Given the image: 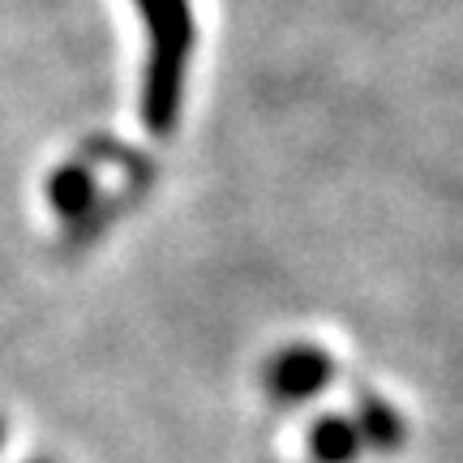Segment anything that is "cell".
Wrapping results in <instances>:
<instances>
[{
	"label": "cell",
	"mask_w": 463,
	"mask_h": 463,
	"mask_svg": "<svg viewBox=\"0 0 463 463\" xmlns=\"http://www.w3.org/2000/svg\"><path fill=\"white\" fill-rule=\"evenodd\" d=\"M146 22V78H142V125L155 137L176 129L184 95V65L194 48V14L189 0H137Z\"/></svg>",
	"instance_id": "1"
},
{
	"label": "cell",
	"mask_w": 463,
	"mask_h": 463,
	"mask_svg": "<svg viewBox=\"0 0 463 463\" xmlns=\"http://www.w3.org/2000/svg\"><path fill=\"white\" fill-rule=\"evenodd\" d=\"M335 382V361L317 344H288L266 361V391L279 403H309Z\"/></svg>",
	"instance_id": "2"
},
{
	"label": "cell",
	"mask_w": 463,
	"mask_h": 463,
	"mask_svg": "<svg viewBox=\"0 0 463 463\" xmlns=\"http://www.w3.org/2000/svg\"><path fill=\"white\" fill-rule=\"evenodd\" d=\"M48 202L61 219H69V241H90L99 232V189H95V172L86 159L56 167L48 181Z\"/></svg>",
	"instance_id": "3"
},
{
	"label": "cell",
	"mask_w": 463,
	"mask_h": 463,
	"mask_svg": "<svg viewBox=\"0 0 463 463\" xmlns=\"http://www.w3.org/2000/svg\"><path fill=\"white\" fill-rule=\"evenodd\" d=\"M352 425H356V433H361V447L382 450V455H391V450H399L403 442H408L403 412H399L395 403H386L382 395H373V391H361V395H356Z\"/></svg>",
	"instance_id": "4"
},
{
	"label": "cell",
	"mask_w": 463,
	"mask_h": 463,
	"mask_svg": "<svg viewBox=\"0 0 463 463\" xmlns=\"http://www.w3.org/2000/svg\"><path fill=\"white\" fill-rule=\"evenodd\" d=\"M309 450L317 463H356L361 459V433L352 425V416L344 412H326L314 420L309 430Z\"/></svg>",
	"instance_id": "5"
},
{
	"label": "cell",
	"mask_w": 463,
	"mask_h": 463,
	"mask_svg": "<svg viewBox=\"0 0 463 463\" xmlns=\"http://www.w3.org/2000/svg\"><path fill=\"white\" fill-rule=\"evenodd\" d=\"M5 433H9V430H5V416H0V447H5Z\"/></svg>",
	"instance_id": "6"
},
{
	"label": "cell",
	"mask_w": 463,
	"mask_h": 463,
	"mask_svg": "<svg viewBox=\"0 0 463 463\" xmlns=\"http://www.w3.org/2000/svg\"><path fill=\"white\" fill-rule=\"evenodd\" d=\"M31 463H52V459H31Z\"/></svg>",
	"instance_id": "7"
}]
</instances>
